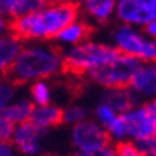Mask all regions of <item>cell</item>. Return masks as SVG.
I'll use <instances>...</instances> for the list:
<instances>
[{
  "instance_id": "6da1fadb",
  "label": "cell",
  "mask_w": 156,
  "mask_h": 156,
  "mask_svg": "<svg viewBox=\"0 0 156 156\" xmlns=\"http://www.w3.org/2000/svg\"><path fill=\"white\" fill-rule=\"evenodd\" d=\"M80 8L75 2L45 3L40 10L11 19L10 30L21 41L54 40L67 24L78 19Z\"/></svg>"
},
{
  "instance_id": "7a4b0ae2",
  "label": "cell",
  "mask_w": 156,
  "mask_h": 156,
  "mask_svg": "<svg viewBox=\"0 0 156 156\" xmlns=\"http://www.w3.org/2000/svg\"><path fill=\"white\" fill-rule=\"evenodd\" d=\"M64 72L62 51L49 43L30 41L21 46L13 66L6 73V80L13 84H26L38 80H48Z\"/></svg>"
},
{
  "instance_id": "3957f363",
  "label": "cell",
  "mask_w": 156,
  "mask_h": 156,
  "mask_svg": "<svg viewBox=\"0 0 156 156\" xmlns=\"http://www.w3.org/2000/svg\"><path fill=\"white\" fill-rule=\"evenodd\" d=\"M62 56L64 70L83 76L113 62L119 56V51L113 45L86 40L67 48L66 51H62Z\"/></svg>"
},
{
  "instance_id": "277c9868",
  "label": "cell",
  "mask_w": 156,
  "mask_h": 156,
  "mask_svg": "<svg viewBox=\"0 0 156 156\" xmlns=\"http://www.w3.org/2000/svg\"><path fill=\"white\" fill-rule=\"evenodd\" d=\"M113 46L139 62H156V38H150L139 27L121 24L113 32Z\"/></svg>"
},
{
  "instance_id": "5b68a950",
  "label": "cell",
  "mask_w": 156,
  "mask_h": 156,
  "mask_svg": "<svg viewBox=\"0 0 156 156\" xmlns=\"http://www.w3.org/2000/svg\"><path fill=\"white\" fill-rule=\"evenodd\" d=\"M139 66H140V62L137 59L119 53V56L113 62L94 70V72H91L86 76H89L91 81L102 86L104 89L129 88L131 80Z\"/></svg>"
},
{
  "instance_id": "8992f818",
  "label": "cell",
  "mask_w": 156,
  "mask_h": 156,
  "mask_svg": "<svg viewBox=\"0 0 156 156\" xmlns=\"http://www.w3.org/2000/svg\"><path fill=\"white\" fill-rule=\"evenodd\" d=\"M70 140L76 151H97L104 147L110 145V137L107 131L99 124L96 119H84V121L73 124L70 132Z\"/></svg>"
},
{
  "instance_id": "52a82bcc",
  "label": "cell",
  "mask_w": 156,
  "mask_h": 156,
  "mask_svg": "<svg viewBox=\"0 0 156 156\" xmlns=\"http://www.w3.org/2000/svg\"><path fill=\"white\" fill-rule=\"evenodd\" d=\"M115 15L121 24L140 29L156 19V0H116Z\"/></svg>"
},
{
  "instance_id": "ba28073f",
  "label": "cell",
  "mask_w": 156,
  "mask_h": 156,
  "mask_svg": "<svg viewBox=\"0 0 156 156\" xmlns=\"http://www.w3.org/2000/svg\"><path fill=\"white\" fill-rule=\"evenodd\" d=\"M121 118L126 127V136L132 142L156 136V119L145 104H139L131 110L121 113Z\"/></svg>"
},
{
  "instance_id": "9c48e42d",
  "label": "cell",
  "mask_w": 156,
  "mask_h": 156,
  "mask_svg": "<svg viewBox=\"0 0 156 156\" xmlns=\"http://www.w3.org/2000/svg\"><path fill=\"white\" fill-rule=\"evenodd\" d=\"M43 136L45 131L38 129L30 121H26L15 127L10 144L16 150V153H21L24 156H37L41 151Z\"/></svg>"
},
{
  "instance_id": "30bf717a",
  "label": "cell",
  "mask_w": 156,
  "mask_h": 156,
  "mask_svg": "<svg viewBox=\"0 0 156 156\" xmlns=\"http://www.w3.org/2000/svg\"><path fill=\"white\" fill-rule=\"evenodd\" d=\"M129 88L139 99H156V62H140Z\"/></svg>"
},
{
  "instance_id": "8fae6325",
  "label": "cell",
  "mask_w": 156,
  "mask_h": 156,
  "mask_svg": "<svg viewBox=\"0 0 156 156\" xmlns=\"http://www.w3.org/2000/svg\"><path fill=\"white\" fill-rule=\"evenodd\" d=\"M78 8H81L89 19L104 24L115 15L116 0H76Z\"/></svg>"
},
{
  "instance_id": "7c38bea8",
  "label": "cell",
  "mask_w": 156,
  "mask_h": 156,
  "mask_svg": "<svg viewBox=\"0 0 156 156\" xmlns=\"http://www.w3.org/2000/svg\"><path fill=\"white\" fill-rule=\"evenodd\" d=\"M29 121L37 126L41 131H48L51 127H56L62 123V108L54 104H46V105H34L32 115Z\"/></svg>"
},
{
  "instance_id": "4fadbf2b",
  "label": "cell",
  "mask_w": 156,
  "mask_h": 156,
  "mask_svg": "<svg viewBox=\"0 0 156 156\" xmlns=\"http://www.w3.org/2000/svg\"><path fill=\"white\" fill-rule=\"evenodd\" d=\"M91 26L88 23H84L81 19H75L72 21L70 24H67L64 29L56 35V41L59 45H64V46H75L81 41H86L89 40V35H91Z\"/></svg>"
},
{
  "instance_id": "5bb4252c",
  "label": "cell",
  "mask_w": 156,
  "mask_h": 156,
  "mask_svg": "<svg viewBox=\"0 0 156 156\" xmlns=\"http://www.w3.org/2000/svg\"><path fill=\"white\" fill-rule=\"evenodd\" d=\"M21 46V40L11 32L0 34V78H6V73L15 62Z\"/></svg>"
},
{
  "instance_id": "9a60e30c",
  "label": "cell",
  "mask_w": 156,
  "mask_h": 156,
  "mask_svg": "<svg viewBox=\"0 0 156 156\" xmlns=\"http://www.w3.org/2000/svg\"><path fill=\"white\" fill-rule=\"evenodd\" d=\"M101 101L107 102L112 108H115L119 115L132 107L139 105V97L134 94L131 88H116V89H105Z\"/></svg>"
},
{
  "instance_id": "2e32d148",
  "label": "cell",
  "mask_w": 156,
  "mask_h": 156,
  "mask_svg": "<svg viewBox=\"0 0 156 156\" xmlns=\"http://www.w3.org/2000/svg\"><path fill=\"white\" fill-rule=\"evenodd\" d=\"M32 110H34V104L29 97H13L10 104L3 108L2 115L8 118L15 126H18L21 123L29 121Z\"/></svg>"
},
{
  "instance_id": "e0dca14e",
  "label": "cell",
  "mask_w": 156,
  "mask_h": 156,
  "mask_svg": "<svg viewBox=\"0 0 156 156\" xmlns=\"http://www.w3.org/2000/svg\"><path fill=\"white\" fill-rule=\"evenodd\" d=\"M46 0H0V11L8 18L15 19L40 10Z\"/></svg>"
},
{
  "instance_id": "ac0fdd59",
  "label": "cell",
  "mask_w": 156,
  "mask_h": 156,
  "mask_svg": "<svg viewBox=\"0 0 156 156\" xmlns=\"http://www.w3.org/2000/svg\"><path fill=\"white\" fill-rule=\"evenodd\" d=\"M91 115V110L86 107V105L83 104H72L66 107L62 110V123H67L70 126L73 124H78L84 121V119H88Z\"/></svg>"
},
{
  "instance_id": "d6986e66",
  "label": "cell",
  "mask_w": 156,
  "mask_h": 156,
  "mask_svg": "<svg viewBox=\"0 0 156 156\" xmlns=\"http://www.w3.org/2000/svg\"><path fill=\"white\" fill-rule=\"evenodd\" d=\"M30 101L34 105H46L51 104V86L46 80H38L30 84Z\"/></svg>"
},
{
  "instance_id": "ffe728a7",
  "label": "cell",
  "mask_w": 156,
  "mask_h": 156,
  "mask_svg": "<svg viewBox=\"0 0 156 156\" xmlns=\"http://www.w3.org/2000/svg\"><path fill=\"white\" fill-rule=\"evenodd\" d=\"M118 115H119V113L115 108H112L110 105L107 102H104V101L99 102L96 105V108H94V118H96V121L101 124L104 129H107V127L118 118Z\"/></svg>"
},
{
  "instance_id": "44dd1931",
  "label": "cell",
  "mask_w": 156,
  "mask_h": 156,
  "mask_svg": "<svg viewBox=\"0 0 156 156\" xmlns=\"http://www.w3.org/2000/svg\"><path fill=\"white\" fill-rule=\"evenodd\" d=\"M13 97H16V84L6 78H0V115Z\"/></svg>"
},
{
  "instance_id": "7402d4cb",
  "label": "cell",
  "mask_w": 156,
  "mask_h": 156,
  "mask_svg": "<svg viewBox=\"0 0 156 156\" xmlns=\"http://www.w3.org/2000/svg\"><path fill=\"white\" fill-rule=\"evenodd\" d=\"M142 156H156V136L132 142Z\"/></svg>"
},
{
  "instance_id": "603a6c76",
  "label": "cell",
  "mask_w": 156,
  "mask_h": 156,
  "mask_svg": "<svg viewBox=\"0 0 156 156\" xmlns=\"http://www.w3.org/2000/svg\"><path fill=\"white\" fill-rule=\"evenodd\" d=\"M15 124H13L8 118L0 115V142H10L15 132Z\"/></svg>"
},
{
  "instance_id": "cb8c5ba5",
  "label": "cell",
  "mask_w": 156,
  "mask_h": 156,
  "mask_svg": "<svg viewBox=\"0 0 156 156\" xmlns=\"http://www.w3.org/2000/svg\"><path fill=\"white\" fill-rule=\"evenodd\" d=\"M115 151H116L118 156H142L139 153V150L136 148V145L129 140L118 142V145L115 147Z\"/></svg>"
},
{
  "instance_id": "d4e9b609",
  "label": "cell",
  "mask_w": 156,
  "mask_h": 156,
  "mask_svg": "<svg viewBox=\"0 0 156 156\" xmlns=\"http://www.w3.org/2000/svg\"><path fill=\"white\" fill-rule=\"evenodd\" d=\"M0 156H16V150L10 142H0Z\"/></svg>"
},
{
  "instance_id": "484cf974",
  "label": "cell",
  "mask_w": 156,
  "mask_h": 156,
  "mask_svg": "<svg viewBox=\"0 0 156 156\" xmlns=\"http://www.w3.org/2000/svg\"><path fill=\"white\" fill-rule=\"evenodd\" d=\"M142 29H144V34L148 35L150 38H156V19L154 21H150V23L145 24Z\"/></svg>"
},
{
  "instance_id": "4316f807",
  "label": "cell",
  "mask_w": 156,
  "mask_h": 156,
  "mask_svg": "<svg viewBox=\"0 0 156 156\" xmlns=\"http://www.w3.org/2000/svg\"><path fill=\"white\" fill-rule=\"evenodd\" d=\"M96 156H118V154L115 151V148H113L112 145H108V147H104V148H101V150H97Z\"/></svg>"
},
{
  "instance_id": "83f0119b",
  "label": "cell",
  "mask_w": 156,
  "mask_h": 156,
  "mask_svg": "<svg viewBox=\"0 0 156 156\" xmlns=\"http://www.w3.org/2000/svg\"><path fill=\"white\" fill-rule=\"evenodd\" d=\"M8 29H10V21L2 11H0V34H6Z\"/></svg>"
},
{
  "instance_id": "f1b7e54d",
  "label": "cell",
  "mask_w": 156,
  "mask_h": 156,
  "mask_svg": "<svg viewBox=\"0 0 156 156\" xmlns=\"http://www.w3.org/2000/svg\"><path fill=\"white\" fill-rule=\"evenodd\" d=\"M145 105L148 107V110L151 112V115H153L154 119H156V99H150V101H148Z\"/></svg>"
},
{
  "instance_id": "f546056e",
  "label": "cell",
  "mask_w": 156,
  "mask_h": 156,
  "mask_svg": "<svg viewBox=\"0 0 156 156\" xmlns=\"http://www.w3.org/2000/svg\"><path fill=\"white\" fill-rule=\"evenodd\" d=\"M73 156H96V151H75Z\"/></svg>"
},
{
  "instance_id": "4dcf8cb0",
  "label": "cell",
  "mask_w": 156,
  "mask_h": 156,
  "mask_svg": "<svg viewBox=\"0 0 156 156\" xmlns=\"http://www.w3.org/2000/svg\"><path fill=\"white\" fill-rule=\"evenodd\" d=\"M62 2H73V0H46V3H62Z\"/></svg>"
}]
</instances>
